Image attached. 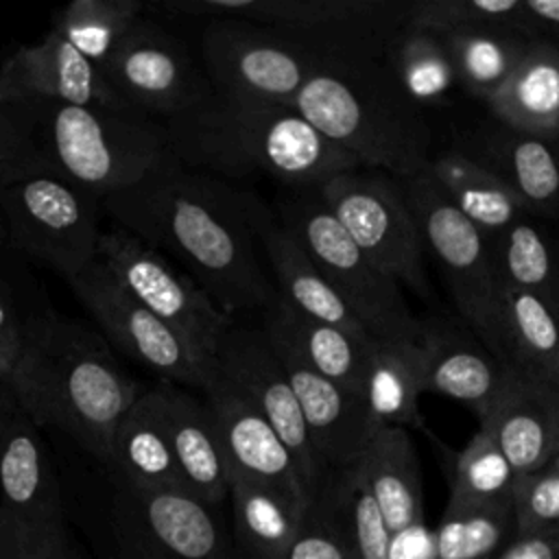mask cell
I'll return each mask as SVG.
<instances>
[{"label":"cell","mask_w":559,"mask_h":559,"mask_svg":"<svg viewBox=\"0 0 559 559\" xmlns=\"http://www.w3.org/2000/svg\"><path fill=\"white\" fill-rule=\"evenodd\" d=\"M400 183L424 247L445 273L459 314L478 343L504 365L500 284L485 236L448 201L426 168Z\"/></svg>","instance_id":"7"},{"label":"cell","mask_w":559,"mask_h":559,"mask_svg":"<svg viewBox=\"0 0 559 559\" xmlns=\"http://www.w3.org/2000/svg\"><path fill=\"white\" fill-rule=\"evenodd\" d=\"M107 467L142 489H186L153 389H144L118 421Z\"/></svg>","instance_id":"30"},{"label":"cell","mask_w":559,"mask_h":559,"mask_svg":"<svg viewBox=\"0 0 559 559\" xmlns=\"http://www.w3.org/2000/svg\"><path fill=\"white\" fill-rule=\"evenodd\" d=\"M68 284L109 343L138 365L159 373L164 382L203 393L216 378V369L205 365L173 328L144 308L98 258Z\"/></svg>","instance_id":"12"},{"label":"cell","mask_w":559,"mask_h":559,"mask_svg":"<svg viewBox=\"0 0 559 559\" xmlns=\"http://www.w3.org/2000/svg\"><path fill=\"white\" fill-rule=\"evenodd\" d=\"M520 2L522 0H419L408 4L406 24L435 33L476 26L518 28Z\"/></svg>","instance_id":"39"},{"label":"cell","mask_w":559,"mask_h":559,"mask_svg":"<svg viewBox=\"0 0 559 559\" xmlns=\"http://www.w3.org/2000/svg\"><path fill=\"white\" fill-rule=\"evenodd\" d=\"M493 173L528 210L559 218V142L500 122L474 131L461 146Z\"/></svg>","instance_id":"20"},{"label":"cell","mask_w":559,"mask_h":559,"mask_svg":"<svg viewBox=\"0 0 559 559\" xmlns=\"http://www.w3.org/2000/svg\"><path fill=\"white\" fill-rule=\"evenodd\" d=\"M319 199L362 253L397 286L430 297L424 238L400 179L376 168H352L317 188Z\"/></svg>","instance_id":"9"},{"label":"cell","mask_w":559,"mask_h":559,"mask_svg":"<svg viewBox=\"0 0 559 559\" xmlns=\"http://www.w3.org/2000/svg\"><path fill=\"white\" fill-rule=\"evenodd\" d=\"M286 559H349V555L328 531H306L304 524L301 533L290 544Z\"/></svg>","instance_id":"47"},{"label":"cell","mask_w":559,"mask_h":559,"mask_svg":"<svg viewBox=\"0 0 559 559\" xmlns=\"http://www.w3.org/2000/svg\"><path fill=\"white\" fill-rule=\"evenodd\" d=\"M498 282L552 299L559 273V247L526 218L487 240Z\"/></svg>","instance_id":"36"},{"label":"cell","mask_w":559,"mask_h":559,"mask_svg":"<svg viewBox=\"0 0 559 559\" xmlns=\"http://www.w3.org/2000/svg\"><path fill=\"white\" fill-rule=\"evenodd\" d=\"M518 476L546 467L559 450V395L507 367V378L478 419Z\"/></svg>","instance_id":"21"},{"label":"cell","mask_w":559,"mask_h":559,"mask_svg":"<svg viewBox=\"0 0 559 559\" xmlns=\"http://www.w3.org/2000/svg\"><path fill=\"white\" fill-rule=\"evenodd\" d=\"M9 242H7V231H4V225H2V221H0V253H2V249L7 247Z\"/></svg>","instance_id":"51"},{"label":"cell","mask_w":559,"mask_h":559,"mask_svg":"<svg viewBox=\"0 0 559 559\" xmlns=\"http://www.w3.org/2000/svg\"><path fill=\"white\" fill-rule=\"evenodd\" d=\"M386 61L406 96L419 109L443 100L456 83L443 37L428 28L402 26L389 44Z\"/></svg>","instance_id":"34"},{"label":"cell","mask_w":559,"mask_h":559,"mask_svg":"<svg viewBox=\"0 0 559 559\" xmlns=\"http://www.w3.org/2000/svg\"><path fill=\"white\" fill-rule=\"evenodd\" d=\"M391 533L424 520L419 461L406 428L376 430L352 465Z\"/></svg>","instance_id":"29"},{"label":"cell","mask_w":559,"mask_h":559,"mask_svg":"<svg viewBox=\"0 0 559 559\" xmlns=\"http://www.w3.org/2000/svg\"><path fill=\"white\" fill-rule=\"evenodd\" d=\"M9 397H11V391H9V389H7V386L0 382V406H2V404H4Z\"/></svg>","instance_id":"50"},{"label":"cell","mask_w":559,"mask_h":559,"mask_svg":"<svg viewBox=\"0 0 559 559\" xmlns=\"http://www.w3.org/2000/svg\"><path fill=\"white\" fill-rule=\"evenodd\" d=\"M548 465H552V467H555V469H557V472H559V450H557V454H555V456H552V461H550V463H548Z\"/></svg>","instance_id":"52"},{"label":"cell","mask_w":559,"mask_h":559,"mask_svg":"<svg viewBox=\"0 0 559 559\" xmlns=\"http://www.w3.org/2000/svg\"><path fill=\"white\" fill-rule=\"evenodd\" d=\"M518 474L487 430L478 428L452 467V507L511 509Z\"/></svg>","instance_id":"37"},{"label":"cell","mask_w":559,"mask_h":559,"mask_svg":"<svg viewBox=\"0 0 559 559\" xmlns=\"http://www.w3.org/2000/svg\"><path fill=\"white\" fill-rule=\"evenodd\" d=\"M201 397L207 406L227 476L234 474L269 485L312 507L288 448L238 389L216 373Z\"/></svg>","instance_id":"16"},{"label":"cell","mask_w":559,"mask_h":559,"mask_svg":"<svg viewBox=\"0 0 559 559\" xmlns=\"http://www.w3.org/2000/svg\"><path fill=\"white\" fill-rule=\"evenodd\" d=\"M493 120L539 138L559 133V41L533 39L500 90L487 100Z\"/></svg>","instance_id":"28"},{"label":"cell","mask_w":559,"mask_h":559,"mask_svg":"<svg viewBox=\"0 0 559 559\" xmlns=\"http://www.w3.org/2000/svg\"><path fill=\"white\" fill-rule=\"evenodd\" d=\"M386 559H437L435 531L419 520L391 533Z\"/></svg>","instance_id":"46"},{"label":"cell","mask_w":559,"mask_h":559,"mask_svg":"<svg viewBox=\"0 0 559 559\" xmlns=\"http://www.w3.org/2000/svg\"><path fill=\"white\" fill-rule=\"evenodd\" d=\"M500 284L504 365L559 395V312L542 295Z\"/></svg>","instance_id":"26"},{"label":"cell","mask_w":559,"mask_h":559,"mask_svg":"<svg viewBox=\"0 0 559 559\" xmlns=\"http://www.w3.org/2000/svg\"><path fill=\"white\" fill-rule=\"evenodd\" d=\"M258 328L269 341L288 347L321 376L362 395L369 349L373 343H365L336 325L301 314L280 295L260 314Z\"/></svg>","instance_id":"25"},{"label":"cell","mask_w":559,"mask_h":559,"mask_svg":"<svg viewBox=\"0 0 559 559\" xmlns=\"http://www.w3.org/2000/svg\"><path fill=\"white\" fill-rule=\"evenodd\" d=\"M511 513L515 535H559V472L546 465L520 476Z\"/></svg>","instance_id":"42"},{"label":"cell","mask_w":559,"mask_h":559,"mask_svg":"<svg viewBox=\"0 0 559 559\" xmlns=\"http://www.w3.org/2000/svg\"><path fill=\"white\" fill-rule=\"evenodd\" d=\"M103 74L129 107L151 118H177L214 96L186 46L148 17L131 26Z\"/></svg>","instance_id":"15"},{"label":"cell","mask_w":559,"mask_h":559,"mask_svg":"<svg viewBox=\"0 0 559 559\" xmlns=\"http://www.w3.org/2000/svg\"><path fill=\"white\" fill-rule=\"evenodd\" d=\"M557 142H559V140H557Z\"/></svg>","instance_id":"55"},{"label":"cell","mask_w":559,"mask_h":559,"mask_svg":"<svg viewBox=\"0 0 559 559\" xmlns=\"http://www.w3.org/2000/svg\"><path fill=\"white\" fill-rule=\"evenodd\" d=\"M424 391L469 406L480 419L500 393L507 367L480 343L450 325H421Z\"/></svg>","instance_id":"24"},{"label":"cell","mask_w":559,"mask_h":559,"mask_svg":"<svg viewBox=\"0 0 559 559\" xmlns=\"http://www.w3.org/2000/svg\"><path fill=\"white\" fill-rule=\"evenodd\" d=\"M214 367L216 373L238 389L273 426L288 448L299 478L314 502L330 472L312 443L297 397L262 330L234 321L216 349Z\"/></svg>","instance_id":"14"},{"label":"cell","mask_w":559,"mask_h":559,"mask_svg":"<svg viewBox=\"0 0 559 559\" xmlns=\"http://www.w3.org/2000/svg\"><path fill=\"white\" fill-rule=\"evenodd\" d=\"M227 478L240 542L255 559H286L290 544L306 524L310 507L269 485L234 474Z\"/></svg>","instance_id":"32"},{"label":"cell","mask_w":559,"mask_h":559,"mask_svg":"<svg viewBox=\"0 0 559 559\" xmlns=\"http://www.w3.org/2000/svg\"><path fill=\"white\" fill-rule=\"evenodd\" d=\"M426 170L448 201L485 236V240L528 216L524 203L493 173L461 148H448L430 157Z\"/></svg>","instance_id":"31"},{"label":"cell","mask_w":559,"mask_h":559,"mask_svg":"<svg viewBox=\"0 0 559 559\" xmlns=\"http://www.w3.org/2000/svg\"><path fill=\"white\" fill-rule=\"evenodd\" d=\"M39 170L52 168L33 138L20 100L0 94V186Z\"/></svg>","instance_id":"43"},{"label":"cell","mask_w":559,"mask_h":559,"mask_svg":"<svg viewBox=\"0 0 559 559\" xmlns=\"http://www.w3.org/2000/svg\"><path fill=\"white\" fill-rule=\"evenodd\" d=\"M100 207L116 225L177 260L229 319L260 317L277 297L255 251L247 190L173 162L105 194Z\"/></svg>","instance_id":"1"},{"label":"cell","mask_w":559,"mask_h":559,"mask_svg":"<svg viewBox=\"0 0 559 559\" xmlns=\"http://www.w3.org/2000/svg\"><path fill=\"white\" fill-rule=\"evenodd\" d=\"M439 35L445 41L456 83L485 103L509 79L533 41L511 26H476Z\"/></svg>","instance_id":"33"},{"label":"cell","mask_w":559,"mask_h":559,"mask_svg":"<svg viewBox=\"0 0 559 559\" xmlns=\"http://www.w3.org/2000/svg\"><path fill=\"white\" fill-rule=\"evenodd\" d=\"M35 308L26 306L0 275V382L13 393L24 354H26V325Z\"/></svg>","instance_id":"44"},{"label":"cell","mask_w":559,"mask_h":559,"mask_svg":"<svg viewBox=\"0 0 559 559\" xmlns=\"http://www.w3.org/2000/svg\"><path fill=\"white\" fill-rule=\"evenodd\" d=\"M142 391L105 336L55 310L35 308L11 395L37 426L59 428L107 465L114 430Z\"/></svg>","instance_id":"2"},{"label":"cell","mask_w":559,"mask_h":559,"mask_svg":"<svg viewBox=\"0 0 559 559\" xmlns=\"http://www.w3.org/2000/svg\"><path fill=\"white\" fill-rule=\"evenodd\" d=\"M142 9L140 0H72L52 13V31L103 70Z\"/></svg>","instance_id":"35"},{"label":"cell","mask_w":559,"mask_h":559,"mask_svg":"<svg viewBox=\"0 0 559 559\" xmlns=\"http://www.w3.org/2000/svg\"><path fill=\"white\" fill-rule=\"evenodd\" d=\"M159 415L186 489L205 504L229 496L227 465L203 397L173 382L153 386Z\"/></svg>","instance_id":"23"},{"label":"cell","mask_w":559,"mask_h":559,"mask_svg":"<svg viewBox=\"0 0 559 559\" xmlns=\"http://www.w3.org/2000/svg\"><path fill=\"white\" fill-rule=\"evenodd\" d=\"M0 92L7 98L133 109L109 85L103 70L52 28L39 44L20 46L2 61Z\"/></svg>","instance_id":"17"},{"label":"cell","mask_w":559,"mask_h":559,"mask_svg":"<svg viewBox=\"0 0 559 559\" xmlns=\"http://www.w3.org/2000/svg\"><path fill=\"white\" fill-rule=\"evenodd\" d=\"M511 522V509L448 504L435 528L437 559H489Z\"/></svg>","instance_id":"38"},{"label":"cell","mask_w":559,"mask_h":559,"mask_svg":"<svg viewBox=\"0 0 559 559\" xmlns=\"http://www.w3.org/2000/svg\"><path fill=\"white\" fill-rule=\"evenodd\" d=\"M421 393L424 367L419 336L373 341L362 386L371 435L380 428L426 430L419 413Z\"/></svg>","instance_id":"27"},{"label":"cell","mask_w":559,"mask_h":559,"mask_svg":"<svg viewBox=\"0 0 559 559\" xmlns=\"http://www.w3.org/2000/svg\"><path fill=\"white\" fill-rule=\"evenodd\" d=\"M247 214L258 245L275 275L277 295L301 314L336 325L365 343H373L369 332L325 282L304 247L286 231L280 218L273 216L266 203L251 192H247Z\"/></svg>","instance_id":"19"},{"label":"cell","mask_w":559,"mask_h":559,"mask_svg":"<svg viewBox=\"0 0 559 559\" xmlns=\"http://www.w3.org/2000/svg\"><path fill=\"white\" fill-rule=\"evenodd\" d=\"M96 258L144 308L173 328L205 365L216 369V349L234 319L186 271L116 223L100 231Z\"/></svg>","instance_id":"11"},{"label":"cell","mask_w":559,"mask_h":559,"mask_svg":"<svg viewBox=\"0 0 559 559\" xmlns=\"http://www.w3.org/2000/svg\"><path fill=\"white\" fill-rule=\"evenodd\" d=\"M17 100L46 164L100 199L177 162L164 122L142 111Z\"/></svg>","instance_id":"5"},{"label":"cell","mask_w":559,"mask_h":559,"mask_svg":"<svg viewBox=\"0 0 559 559\" xmlns=\"http://www.w3.org/2000/svg\"><path fill=\"white\" fill-rule=\"evenodd\" d=\"M201 59L218 96L293 107L325 55L282 28L210 22L201 35Z\"/></svg>","instance_id":"10"},{"label":"cell","mask_w":559,"mask_h":559,"mask_svg":"<svg viewBox=\"0 0 559 559\" xmlns=\"http://www.w3.org/2000/svg\"><path fill=\"white\" fill-rule=\"evenodd\" d=\"M0 94H2V92H0Z\"/></svg>","instance_id":"54"},{"label":"cell","mask_w":559,"mask_h":559,"mask_svg":"<svg viewBox=\"0 0 559 559\" xmlns=\"http://www.w3.org/2000/svg\"><path fill=\"white\" fill-rule=\"evenodd\" d=\"M37 428L13 395L0 406V507L20 518L63 520L59 480Z\"/></svg>","instance_id":"22"},{"label":"cell","mask_w":559,"mask_h":559,"mask_svg":"<svg viewBox=\"0 0 559 559\" xmlns=\"http://www.w3.org/2000/svg\"><path fill=\"white\" fill-rule=\"evenodd\" d=\"M559 312V273H557V284H555V293H552V299H550Z\"/></svg>","instance_id":"49"},{"label":"cell","mask_w":559,"mask_h":559,"mask_svg":"<svg viewBox=\"0 0 559 559\" xmlns=\"http://www.w3.org/2000/svg\"><path fill=\"white\" fill-rule=\"evenodd\" d=\"M518 28L531 39L559 41V0H522Z\"/></svg>","instance_id":"45"},{"label":"cell","mask_w":559,"mask_h":559,"mask_svg":"<svg viewBox=\"0 0 559 559\" xmlns=\"http://www.w3.org/2000/svg\"><path fill=\"white\" fill-rule=\"evenodd\" d=\"M293 109L362 168L406 179L430 159V127L386 57H325Z\"/></svg>","instance_id":"4"},{"label":"cell","mask_w":559,"mask_h":559,"mask_svg":"<svg viewBox=\"0 0 559 559\" xmlns=\"http://www.w3.org/2000/svg\"><path fill=\"white\" fill-rule=\"evenodd\" d=\"M277 218L373 341L421 334V323L411 314L400 286L362 253L317 190H295L280 203Z\"/></svg>","instance_id":"6"},{"label":"cell","mask_w":559,"mask_h":559,"mask_svg":"<svg viewBox=\"0 0 559 559\" xmlns=\"http://www.w3.org/2000/svg\"><path fill=\"white\" fill-rule=\"evenodd\" d=\"M0 559H83L63 520L20 518L0 507Z\"/></svg>","instance_id":"41"},{"label":"cell","mask_w":559,"mask_h":559,"mask_svg":"<svg viewBox=\"0 0 559 559\" xmlns=\"http://www.w3.org/2000/svg\"><path fill=\"white\" fill-rule=\"evenodd\" d=\"M116 559H227L210 504L186 489H142L114 478Z\"/></svg>","instance_id":"13"},{"label":"cell","mask_w":559,"mask_h":559,"mask_svg":"<svg viewBox=\"0 0 559 559\" xmlns=\"http://www.w3.org/2000/svg\"><path fill=\"white\" fill-rule=\"evenodd\" d=\"M175 159L225 177L264 175L290 190H317L338 173L358 168L293 107L223 98L164 122Z\"/></svg>","instance_id":"3"},{"label":"cell","mask_w":559,"mask_h":559,"mask_svg":"<svg viewBox=\"0 0 559 559\" xmlns=\"http://www.w3.org/2000/svg\"><path fill=\"white\" fill-rule=\"evenodd\" d=\"M557 140H559V133H557Z\"/></svg>","instance_id":"53"},{"label":"cell","mask_w":559,"mask_h":559,"mask_svg":"<svg viewBox=\"0 0 559 559\" xmlns=\"http://www.w3.org/2000/svg\"><path fill=\"white\" fill-rule=\"evenodd\" d=\"M266 343L286 373L312 443L328 472L352 467L371 437L362 395L321 376L288 347L269 338Z\"/></svg>","instance_id":"18"},{"label":"cell","mask_w":559,"mask_h":559,"mask_svg":"<svg viewBox=\"0 0 559 559\" xmlns=\"http://www.w3.org/2000/svg\"><path fill=\"white\" fill-rule=\"evenodd\" d=\"M493 559H559V535H515Z\"/></svg>","instance_id":"48"},{"label":"cell","mask_w":559,"mask_h":559,"mask_svg":"<svg viewBox=\"0 0 559 559\" xmlns=\"http://www.w3.org/2000/svg\"><path fill=\"white\" fill-rule=\"evenodd\" d=\"M100 197L55 170L24 175L0 186V221L7 242L68 280L96 260Z\"/></svg>","instance_id":"8"},{"label":"cell","mask_w":559,"mask_h":559,"mask_svg":"<svg viewBox=\"0 0 559 559\" xmlns=\"http://www.w3.org/2000/svg\"><path fill=\"white\" fill-rule=\"evenodd\" d=\"M334 498L347 513L354 559H386L391 531L371 491L365 487L354 467L338 472Z\"/></svg>","instance_id":"40"}]
</instances>
